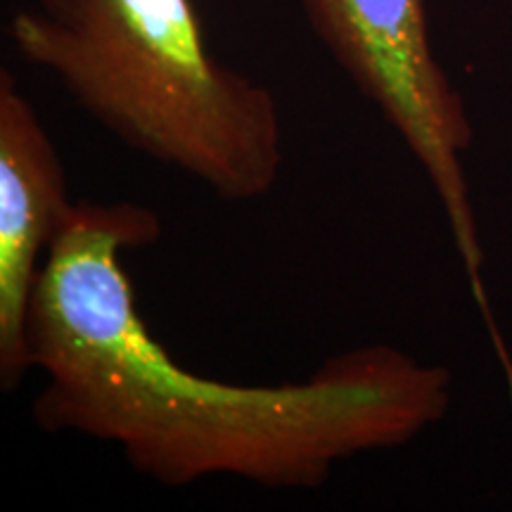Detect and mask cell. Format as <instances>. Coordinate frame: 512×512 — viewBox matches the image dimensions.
I'll return each mask as SVG.
<instances>
[{
	"mask_svg": "<svg viewBox=\"0 0 512 512\" xmlns=\"http://www.w3.org/2000/svg\"><path fill=\"white\" fill-rule=\"evenodd\" d=\"M8 34L121 143L219 200L254 202L278 185V100L209 53L192 0H34Z\"/></svg>",
	"mask_w": 512,
	"mask_h": 512,
	"instance_id": "7a4b0ae2",
	"label": "cell"
},
{
	"mask_svg": "<svg viewBox=\"0 0 512 512\" xmlns=\"http://www.w3.org/2000/svg\"><path fill=\"white\" fill-rule=\"evenodd\" d=\"M162 238L155 211L81 202L38 271L27 356L34 420L121 448L164 486L238 477L318 489L339 463L408 444L444 418L451 375L389 347L330 356L302 382L247 387L183 368L136 309L121 252Z\"/></svg>",
	"mask_w": 512,
	"mask_h": 512,
	"instance_id": "6da1fadb",
	"label": "cell"
},
{
	"mask_svg": "<svg viewBox=\"0 0 512 512\" xmlns=\"http://www.w3.org/2000/svg\"><path fill=\"white\" fill-rule=\"evenodd\" d=\"M304 10L339 67L380 107L430 176L496 351L508 354L486 302L484 254L463 171L470 121L432 53L425 0H304Z\"/></svg>",
	"mask_w": 512,
	"mask_h": 512,
	"instance_id": "3957f363",
	"label": "cell"
},
{
	"mask_svg": "<svg viewBox=\"0 0 512 512\" xmlns=\"http://www.w3.org/2000/svg\"><path fill=\"white\" fill-rule=\"evenodd\" d=\"M76 204L53 140L8 69L0 74V387L15 392L29 373L27 313L41 256Z\"/></svg>",
	"mask_w": 512,
	"mask_h": 512,
	"instance_id": "277c9868",
	"label": "cell"
}]
</instances>
